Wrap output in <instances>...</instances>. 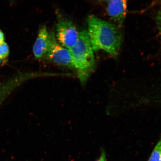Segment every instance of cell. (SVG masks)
<instances>
[{
    "label": "cell",
    "instance_id": "cell-1",
    "mask_svg": "<svg viewBox=\"0 0 161 161\" xmlns=\"http://www.w3.org/2000/svg\"><path fill=\"white\" fill-rule=\"evenodd\" d=\"M87 23L86 31L94 51L102 50L112 56L117 55L122 37L116 26L92 15L88 18Z\"/></svg>",
    "mask_w": 161,
    "mask_h": 161
},
{
    "label": "cell",
    "instance_id": "cell-2",
    "mask_svg": "<svg viewBox=\"0 0 161 161\" xmlns=\"http://www.w3.org/2000/svg\"><path fill=\"white\" fill-rule=\"evenodd\" d=\"M69 50L78 77L84 86L95 67L94 50L87 31H80L77 43Z\"/></svg>",
    "mask_w": 161,
    "mask_h": 161
},
{
    "label": "cell",
    "instance_id": "cell-3",
    "mask_svg": "<svg viewBox=\"0 0 161 161\" xmlns=\"http://www.w3.org/2000/svg\"><path fill=\"white\" fill-rule=\"evenodd\" d=\"M78 31L73 22L66 18H60L56 25L55 35L58 42L64 47L70 49L77 43Z\"/></svg>",
    "mask_w": 161,
    "mask_h": 161
},
{
    "label": "cell",
    "instance_id": "cell-4",
    "mask_svg": "<svg viewBox=\"0 0 161 161\" xmlns=\"http://www.w3.org/2000/svg\"><path fill=\"white\" fill-rule=\"evenodd\" d=\"M45 57L56 65L75 70L69 50L60 45L53 33H50V45Z\"/></svg>",
    "mask_w": 161,
    "mask_h": 161
},
{
    "label": "cell",
    "instance_id": "cell-5",
    "mask_svg": "<svg viewBox=\"0 0 161 161\" xmlns=\"http://www.w3.org/2000/svg\"><path fill=\"white\" fill-rule=\"evenodd\" d=\"M50 43V33L47 27L43 25L39 30L33 46V53L36 59H40L45 57Z\"/></svg>",
    "mask_w": 161,
    "mask_h": 161
},
{
    "label": "cell",
    "instance_id": "cell-6",
    "mask_svg": "<svg viewBox=\"0 0 161 161\" xmlns=\"http://www.w3.org/2000/svg\"><path fill=\"white\" fill-rule=\"evenodd\" d=\"M126 7V1H108L107 12L108 15L114 21H122L125 17Z\"/></svg>",
    "mask_w": 161,
    "mask_h": 161
},
{
    "label": "cell",
    "instance_id": "cell-7",
    "mask_svg": "<svg viewBox=\"0 0 161 161\" xmlns=\"http://www.w3.org/2000/svg\"><path fill=\"white\" fill-rule=\"evenodd\" d=\"M161 156V141L155 147L148 161H160Z\"/></svg>",
    "mask_w": 161,
    "mask_h": 161
},
{
    "label": "cell",
    "instance_id": "cell-8",
    "mask_svg": "<svg viewBox=\"0 0 161 161\" xmlns=\"http://www.w3.org/2000/svg\"><path fill=\"white\" fill-rule=\"evenodd\" d=\"M9 53V47L8 44L5 42L0 44V58L5 61L8 57Z\"/></svg>",
    "mask_w": 161,
    "mask_h": 161
},
{
    "label": "cell",
    "instance_id": "cell-9",
    "mask_svg": "<svg viewBox=\"0 0 161 161\" xmlns=\"http://www.w3.org/2000/svg\"><path fill=\"white\" fill-rule=\"evenodd\" d=\"M97 161H106V154L104 151H102L99 158Z\"/></svg>",
    "mask_w": 161,
    "mask_h": 161
},
{
    "label": "cell",
    "instance_id": "cell-10",
    "mask_svg": "<svg viewBox=\"0 0 161 161\" xmlns=\"http://www.w3.org/2000/svg\"><path fill=\"white\" fill-rule=\"evenodd\" d=\"M5 35L3 32L0 30V44L5 42Z\"/></svg>",
    "mask_w": 161,
    "mask_h": 161
},
{
    "label": "cell",
    "instance_id": "cell-11",
    "mask_svg": "<svg viewBox=\"0 0 161 161\" xmlns=\"http://www.w3.org/2000/svg\"><path fill=\"white\" fill-rule=\"evenodd\" d=\"M159 22L160 23V27L161 30V9L159 15Z\"/></svg>",
    "mask_w": 161,
    "mask_h": 161
},
{
    "label": "cell",
    "instance_id": "cell-12",
    "mask_svg": "<svg viewBox=\"0 0 161 161\" xmlns=\"http://www.w3.org/2000/svg\"><path fill=\"white\" fill-rule=\"evenodd\" d=\"M5 60L2 59L1 58H0V65H1L2 64H3L4 62H5Z\"/></svg>",
    "mask_w": 161,
    "mask_h": 161
},
{
    "label": "cell",
    "instance_id": "cell-13",
    "mask_svg": "<svg viewBox=\"0 0 161 161\" xmlns=\"http://www.w3.org/2000/svg\"><path fill=\"white\" fill-rule=\"evenodd\" d=\"M160 161H161V157H160Z\"/></svg>",
    "mask_w": 161,
    "mask_h": 161
}]
</instances>
